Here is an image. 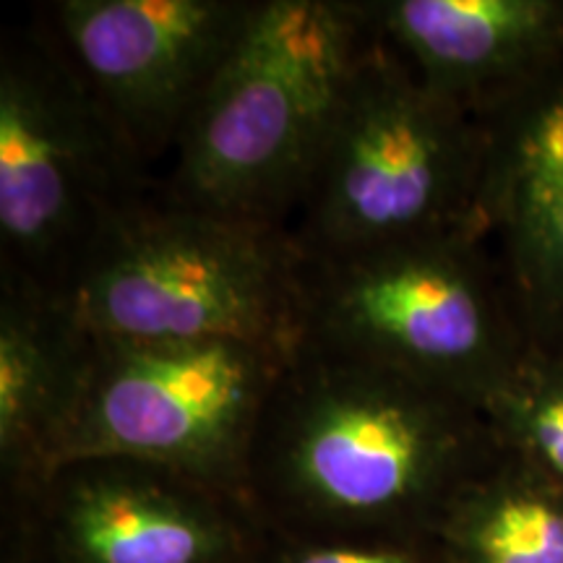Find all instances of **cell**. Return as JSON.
<instances>
[{"label": "cell", "mask_w": 563, "mask_h": 563, "mask_svg": "<svg viewBox=\"0 0 563 563\" xmlns=\"http://www.w3.org/2000/svg\"><path fill=\"white\" fill-rule=\"evenodd\" d=\"M496 441L470 399L295 342L258 418L245 501L285 538H415Z\"/></svg>", "instance_id": "6da1fadb"}, {"label": "cell", "mask_w": 563, "mask_h": 563, "mask_svg": "<svg viewBox=\"0 0 563 563\" xmlns=\"http://www.w3.org/2000/svg\"><path fill=\"white\" fill-rule=\"evenodd\" d=\"M376 37L371 0H256L162 194L287 230Z\"/></svg>", "instance_id": "7a4b0ae2"}, {"label": "cell", "mask_w": 563, "mask_h": 563, "mask_svg": "<svg viewBox=\"0 0 563 563\" xmlns=\"http://www.w3.org/2000/svg\"><path fill=\"white\" fill-rule=\"evenodd\" d=\"M45 11L0 40V285L68 298L108 230L157 191Z\"/></svg>", "instance_id": "3957f363"}, {"label": "cell", "mask_w": 563, "mask_h": 563, "mask_svg": "<svg viewBox=\"0 0 563 563\" xmlns=\"http://www.w3.org/2000/svg\"><path fill=\"white\" fill-rule=\"evenodd\" d=\"M488 125L407 66L378 32L287 235L302 262L475 228Z\"/></svg>", "instance_id": "277c9868"}, {"label": "cell", "mask_w": 563, "mask_h": 563, "mask_svg": "<svg viewBox=\"0 0 563 563\" xmlns=\"http://www.w3.org/2000/svg\"><path fill=\"white\" fill-rule=\"evenodd\" d=\"M298 342L481 407L532 347L477 228L302 262Z\"/></svg>", "instance_id": "5b68a950"}, {"label": "cell", "mask_w": 563, "mask_h": 563, "mask_svg": "<svg viewBox=\"0 0 563 563\" xmlns=\"http://www.w3.org/2000/svg\"><path fill=\"white\" fill-rule=\"evenodd\" d=\"M300 256L285 228L167 199L157 186L102 238L68 295L121 342H298Z\"/></svg>", "instance_id": "8992f818"}, {"label": "cell", "mask_w": 563, "mask_h": 563, "mask_svg": "<svg viewBox=\"0 0 563 563\" xmlns=\"http://www.w3.org/2000/svg\"><path fill=\"white\" fill-rule=\"evenodd\" d=\"M287 355L251 342L95 336L47 473L76 460H125L245 498L253 435Z\"/></svg>", "instance_id": "52a82bcc"}, {"label": "cell", "mask_w": 563, "mask_h": 563, "mask_svg": "<svg viewBox=\"0 0 563 563\" xmlns=\"http://www.w3.org/2000/svg\"><path fill=\"white\" fill-rule=\"evenodd\" d=\"M256 0H58L42 5L68 60L150 170L241 40Z\"/></svg>", "instance_id": "ba28073f"}, {"label": "cell", "mask_w": 563, "mask_h": 563, "mask_svg": "<svg viewBox=\"0 0 563 563\" xmlns=\"http://www.w3.org/2000/svg\"><path fill=\"white\" fill-rule=\"evenodd\" d=\"M45 563H262L241 496L125 460H76L16 493Z\"/></svg>", "instance_id": "9c48e42d"}, {"label": "cell", "mask_w": 563, "mask_h": 563, "mask_svg": "<svg viewBox=\"0 0 563 563\" xmlns=\"http://www.w3.org/2000/svg\"><path fill=\"white\" fill-rule=\"evenodd\" d=\"M475 228L532 347L563 355V68L485 118Z\"/></svg>", "instance_id": "30bf717a"}, {"label": "cell", "mask_w": 563, "mask_h": 563, "mask_svg": "<svg viewBox=\"0 0 563 563\" xmlns=\"http://www.w3.org/2000/svg\"><path fill=\"white\" fill-rule=\"evenodd\" d=\"M422 84L475 118L563 68V0H371Z\"/></svg>", "instance_id": "8fae6325"}, {"label": "cell", "mask_w": 563, "mask_h": 563, "mask_svg": "<svg viewBox=\"0 0 563 563\" xmlns=\"http://www.w3.org/2000/svg\"><path fill=\"white\" fill-rule=\"evenodd\" d=\"M91 350L95 336L68 298L0 285V464L13 493L51 470Z\"/></svg>", "instance_id": "7c38bea8"}, {"label": "cell", "mask_w": 563, "mask_h": 563, "mask_svg": "<svg viewBox=\"0 0 563 563\" xmlns=\"http://www.w3.org/2000/svg\"><path fill=\"white\" fill-rule=\"evenodd\" d=\"M446 563H563V490L498 449L433 525Z\"/></svg>", "instance_id": "4fadbf2b"}, {"label": "cell", "mask_w": 563, "mask_h": 563, "mask_svg": "<svg viewBox=\"0 0 563 563\" xmlns=\"http://www.w3.org/2000/svg\"><path fill=\"white\" fill-rule=\"evenodd\" d=\"M481 410L501 452L563 490V355L530 347Z\"/></svg>", "instance_id": "5bb4252c"}, {"label": "cell", "mask_w": 563, "mask_h": 563, "mask_svg": "<svg viewBox=\"0 0 563 563\" xmlns=\"http://www.w3.org/2000/svg\"><path fill=\"white\" fill-rule=\"evenodd\" d=\"M264 563H446L433 534L415 538H285Z\"/></svg>", "instance_id": "9a60e30c"}]
</instances>
